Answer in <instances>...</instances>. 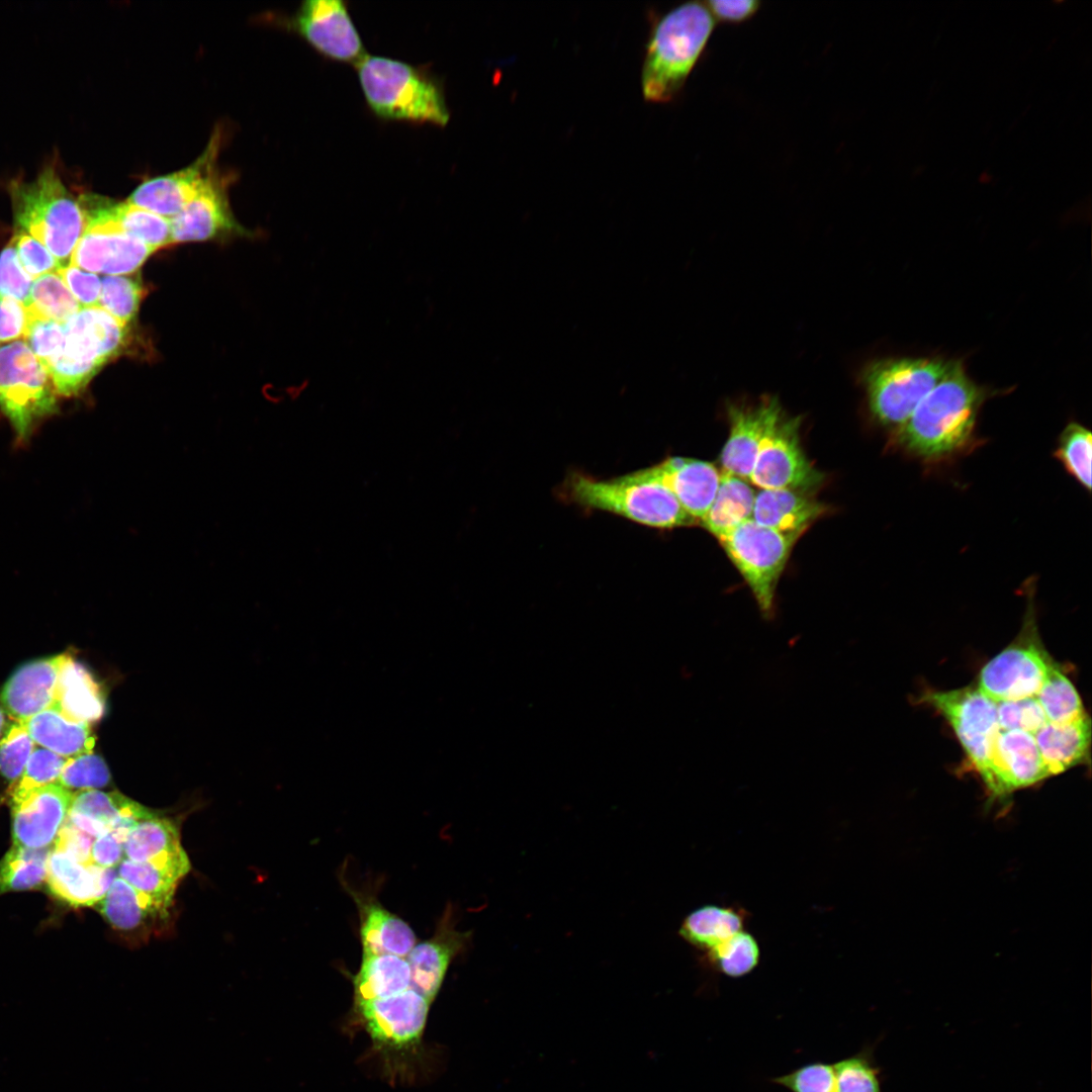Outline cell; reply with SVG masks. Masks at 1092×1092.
Instances as JSON below:
<instances>
[{"instance_id":"6da1fadb","label":"cell","mask_w":1092,"mask_h":1092,"mask_svg":"<svg viewBox=\"0 0 1092 1092\" xmlns=\"http://www.w3.org/2000/svg\"><path fill=\"white\" fill-rule=\"evenodd\" d=\"M986 396V389L968 376L963 364L952 361L944 377L892 433L893 442L926 460L961 452L971 444Z\"/></svg>"},{"instance_id":"7a4b0ae2","label":"cell","mask_w":1092,"mask_h":1092,"mask_svg":"<svg viewBox=\"0 0 1092 1092\" xmlns=\"http://www.w3.org/2000/svg\"><path fill=\"white\" fill-rule=\"evenodd\" d=\"M715 25L705 2L698 1L679 4L656 19L641 70V90L646 101L667 103L679 95Z\"/></svg>"},{"instance_id":"3957f363","label":"cell","mask_w":1092,"mask_h":1092,"mask_svg":"<svg viewBox=\"0 0 1092 1092\" xmlns=\"http://www.w3.org/2000/svg\"><path fill=\"white\" fill-rule=\"evenodd\" d=\"M355 68L365 102L379 119L441 127L449 122L443 82L427 67L366 54Z\"/></svg>"},{"instance_id":"277c9868","label":"cell","mask_w":1092,"mask_h":1092,"mask_svg":"<svg viewBox=\"0 0 1092 1092\" xmlns=\"http://www.w3.org/2000/svg\"><path fill=\"white\" fill-rule=\"evenodd\" d=\"M558 496L587 510L612 513L656 529L697 523L666 487L648 477L642 469L609 479L570 471L558 487Z\"/></svg>"},{"instance_id":"5b68a950","label":"cell","mask_w":1092,"mask_h":1092,"mask_svg":"<svg viewBox=\"0 0 1092 1092\" xmlns=\"http://www.w3.org/2000/svg\"><path fill=\"white\" fill-rule=\"evenodd\" d=\"M9 193L17 230L40 242L60 267L69 265L86 225L80 198L52 167L31 181H12Z\"/></svg>"},{"instance_id":"8992f818","label":"cell","mask_w":1092,"mask_h":1092,"mask_svg":"<svg viewBox=\"0 0 1092 1092\" xmlns=\"http://www.w3.org/2000/svg\"><path fill=\"white\" fill-rule=\"evenodd\" d=\"M62 352L43 366L58 395L76 396L126 347L128 329L99 305L81 307L64 324Z\"/></svg>"},{"instance_id":"52a82bcc","label":"cell","mask_w":1092,"mask_h":1092,"mask_svg":"<svg viewBox=\"0 0 1092 1092\" xmlns=\"http://www.w3.org/2000/svg\"><path fill=\"white\" fill-rule=\"evenodd\" d=\"M951 363L937 357H896L867 364L860 381L873 419L892 433L898 430Z\"/></svg>"},{"instance_id":"ba28073f","label":"cell","mask_w":1092,"mask_h":1092,"mask_svg":"<svg viewBox=\"0 0 1092 1092\" xmlns=\"http://www.w3.org/2000/svg\"><path fill=\"white\" fill-rule=\"evenodd\" d=\"M924 701L950 724L989 793L995 798L1008 796L996 754L997 703L972 687L931 692Z\"/></svg>"},{"instance_id":"9c48e42d","label":"cell","mask_w":1092,"mask_h":1092,"mask_svg":"<svg viewBox=\"0 0 1092 1092\" xmlns=\"http://www.w3.org/2000/svg\"><path fill=\"white\" fill-rule=\"evenodd\" d=\"M0 410L22 444L41 421L58 412L52 378L24 341L0 347Z\"/></svg>"},{"instance_id":"30bf717a","label":"cell","mask_w":1092,"mask_h":1092,"mask_svg":"<svg viewBox=\"0 0 1092 1092\" xmlns=\"http://www.w3.org/2000/svg\"><path fill=\"white\" fill-rule=\"evenodd\" d=\"M800 537L748 520L717 538L766 620L775 617L778 583Z\"/></svg>"},{"instance_id":"8fae6325","label":"cell","mask_w":1092,"mask_h":1092,"mask_svg":"<svg viewBox=\"0 0 1092 1092\" xmlns=\"http://www.w3.org/2000/svg\"><path fill=\"white\" fill-rule=\"evenodd\" d=\"M1033 588L1018 637L988 661L981 670L978 689L996 703L1034 698L1053 665L1041 644L1034 620Z\"/></svg>"},{"instance_id":"7c38bea8","label":"cell","mask_w":1092,"mask_h":1092,"mask_svg":"<svg viewBox=\"0 0 1092 1092\" xmlns=\"http://www.w3.org/2000/svg\"><path fill=\"white\" fill-rule=\"evenodd\" d=\"M801 417L784 408L769 426L749 482L760 489H795L814 493L825 479L808 459L801 444Z\"/></svg>"},{"instance_id":"4fadbf2b","label":"cell","mask_w":1092,"mask_h":1092,"mask_svg":"<svg viewBox=\"0 0 1092 1092\" xmlns=\"http://www.w3.org/2000/svg\"><path fill=\"white\" fill-rule=\"evenodd\" d=\"M86 225L71 263L106 276L135 273L157 250L117 230L103 214L96 194L80 197Z\"/></svg>"},{"instance_id":"5bb4252c","label":"cell","mask_w":1092,"mask_h":1092,"mask_svg":"<svg viewBox=\"0 0 1092 1092\" xmlns=\"http://www.w3.org/2000/svg\"><path fill=\"white\" fill-rule=\"evenodd\" d=\"M290 25L313 50L329 60L355 66L366 55L347 2L343 0L304 1Z\"/></svg>"},{"instance_id":"9a60e30c","label":"cell","mask_w":1092,"mask_h":1092,"mask_svg":"<svg viewBox=\"0 0 1092 1092\" xmlns=\"http://www.w3.org/2000/svg\"><path fill=\"white\" fill-rule=\"evenodd\" d=\"M73 793L51 784L24 793H12V841L27 849L50 848L64 825Z\"/></svg>"},{"instance_id":"2e32d148","label":"cell","mask_w":1092,"mask_h":1092,"mask_svg":"<svg viewBox=\"0 0 1092 1092\" xmlns=\"http://www.w3.org/2000/svg\"><path fill=\"white\" fill-rule=\"evenodd\" d=\"M219 147L217 131L192 164L144 181L126 201L171 219L195 197L215 169Z\"/></svg>"},{"instance_id":"e0dca14e","label":"cell","mask_w":1092,"mask_h":1092,"mask_svg":"<svg viewBox=\"0 0 1092 1092\" xmlns=\"http://www.w3.org/2000/svg\"><path fill=\"white\" fill-rule=\"evenodd\" d=\"M431 1001L412 987L398 994L355 1002L374 1041L399 1046L420 1039Z\"/></svg>"},{"instance_id":"ac0fdd59","label":"cell","mask_w":1092,"mask_h":1092,"mask_svg":"<svg viewBox=\"0 0 1092 1092\" xmlns=\"http://www.w3.org/2000/svg\"><path fill=\"white\" fill-rule=\"evenodd\" d=\"M783 410L775 396H763L754 403H730L728 439L721 452L722 472L749 481L762 440Z\"/></svg>"},{"instance_id":"d6986e66","label":"cell","mask_w":1092,"mask_h":1092,"mask_svg":"<svg viewBox=\"0 0 1092 1092\" xmlns=\"http://www.w3.org/2000/svg\"><path fill=\"white\" fill-rule=\"evenodd\" d=\"M471 932L455 928L453 909L447 905L433 936L412 948L406 961L412 973V988L431 1002L438 994L453 960L466 949Z\"/></svg>"},{"instance_id":"ffe728a7","label":"cell","mask_w":1092,"mask_h":1092,"mask_svg":"<svg viewBox=\"0 0 1092 1092\" xmlns=\"http://www.w3.org/2000/svg\"><path fill=\"white\" fill-rule=\"evenodd\" d=\"M642 470L666 487L697 523L711 507L721 479V471L711 462L679 456Z\"/></svg>"},{"instance_id":"44dd1931","label":"cell","mask_w":1092,"mask_h":1092,"mask_svg":"<svg viewBox=\"0 0 1092 1092\" xmlns=\"http://www.w3.org/2000/svg\"><path fill=\"white\" fill-rule=\"evenodd\" d=\"M226 186L215 168L195 197L170 219L173 244L206 241L237 228Z\"/></svg>"},{"instance_id":"7402d4cb","label":"cell","mask_w":1092,"mask_h":1092,"mask_svg":"<svg viewBox=\"0 0 1092 1092\" xmlns=\"http://www.w3.org/2000/svg\"><path fill=\"white\" fill-rule=\"evenodd\" d=\"M63 654L43 657L18 667L4 684L0 700L3 710L16 722L52 708Z\"/></svg>"},{"instance_id":"603a6c76","label":"cell","mask_w":1092,"mask_h":1092,"mask_svg":"<svg viewBox=\"0 0 1092 1092\" xmlns=\"http://www.w3.org/2000/svg\"><path fill=\"white\" fill-rule=\"evenodd\" d=\"M359 914L362 953H389L406 957L417 937L412 927L386 909L371 891L352 888L342 882Z\"/></svg>"},{"instance_id":"cb8c5ba5","label":"cell","mask_w":1092,"mask_h":1092,"mask_svg":"<svg viewBox=\"0 0 1092 1092\" xmlns=\"http://www.w3.org/2000/svg\"><path fill=\"white\" fill-rule=\"evenodd\" d=\"M115 878L114 869L79 862L54 847L47 863L46 883L51 894L74 907L96 905Z\"/></svg>"},{"instance_id":"d4e9b609","label":"cell","mask_w":1092,"mask_h":1092,"mask_svg":"<svg viewBox=\"0 0 1092 1092\" xmlns=\"http://www.w3.org/2000/svg\"><path fill=\"white\" fill-rule=\"evenodd\" d=\"M124 857L135 862H147L186 876L190 870L188 856L181 846L176 824L159 816L140 821L127 834L123 843Z\"/></svg>"},{"instance_id":"484cf974","label":"cell","mask_w":1092,"mask_h":1092,"mask_svg":"<svg viewBox=\"0 0 1092 1092\" xmlns=\"http://www.w3.org/2000/svg\"><path fill=\"white\" fill-rule=\"evenodd\" d=\"M827 512L814 493L795 489H759L752 518L755 523L785 534L801 536Z\"/></svg>"},{"instance_id":"4316f807","label":"cell","mask_w":1092,"mask_h":1092,"mask_svg":"<svg viewBox=\"0 0 1092 1092\" xmlns=\"http://www.w3.org/2000/svg\"><path fill=\"white\" fill-rule=\"evenodd\" d=\"M54 706L69 719L89 725L104 715L102 688L93 674L70 654H63Z\"/></svg>"},{"instance_id":"83f0119b","label":"cell","mask_w":1092,"mask_h":1092,"mask_svg":"<svg viewBox=\"0 0 1092 1092\" xmlns=\"http://www.w3.org/2000/svg\"><path fill=\"white\" fill-rule=\"evenodd\" d=\"M1050 777L1086 760L1091 742V722L1085 717L1070 723H1046L1034 735Z\"/></svg>"},{"instance_id":"f1b7e54d","label":"cell","mask_w":1092,"mask_h":1092,"mask_svg":"<svg viewBox=\"0 0 1092 1092\" xmlns=\"http://www.w3.org/2000/svg\"><path fill=\"white\" fill-rule=\"evenodd\" d=\"M996 754L1007 794L1050 777L1033 735L1007 730L998 734Z\"/></svg>"},{"instance_id":"f546056e","label":"cell","mask_w":1092,"mask_h":1092,"mask_svg":"<svg viewBox=\"0 0 1092 1092\" xmlns=\"http://www.w3.org/2000/svg\"><path fill=\"white\" fill-rule=\"evenodd\" d=\"M22 724L34 743L66 758L92 752L95 745L90 725L69 719L56 706Z\"/></svg>"},{"instance_id":"4dcf8cb0","label":"cell","mask_w":1092,"mask_h":1092,"mask_svg":"<svg viewBox=\"0 0 1092 1092\" xmlns=\"http://www.w3.org/2000/svg\"><path fill=\"white\" fill-rule=\"evenodd\" d=\"M355 1002L398 994L412 987V973L404 957L362 953L353 978Z\"/></svg>"},{"instance_id":"1f68e13d","label":"cell","mask_w":1092,"mask_h":1092,"mask_svg":"<svg viewBox=\"0 0 1092 1092\" xmlns=\"http://www.w3.org/2000/svg\"><path fill=\"white\" fill-rule=\"evenodd\" d=\"M747 480L721 471L716 495L700 521L701 525L719 538L751 520L756 492Z\"/></svg>"},{"instance_id":"d6a6232c","label":"cell","mask_w":1092,"mask_h":1092,"mask_svg":"<svg viewBox=\"0 0 1092 1092\" xmlns=\"http://www.w3.org/2000/svg\"><path fill=\"white\" fill-rule=\"evenodd\" d=\"M133 803V800L118 792L83 790L73 794L66 820L89 836L98 837L109 832L113 824Z\"/></svg>"},{"instance_id":"836d02e7","label":"cell","mask_w":1092,"mask_h":1092,"mask_svg":"<svg viewBox=\"0 0 1092 1092\" xmlns=\"http://www.w3.org/2000/svg\"><path fill=\"white\" fill-rule=\"evenodd\" d=\"M99 205L107 219L120 232L159 250L173 244L169 218L128 201L113 202L99 196Z\"/></svg>"},{"instance_id":"e575fe53","label":"cell","mask_w":1092,"mask_h":1092,"mask_svg":"<svg viewBox=\"0 0 1092 1092\" xmlns=\"http://www.w3.org/2000/svg\"><path fill=\"white\" fill-rule=\"evenodd\" d=\"M743 923V914L734 908L705 905L685 918L679 935L691 945L708 952L742 930Z\"/></svg>"},{"instance_id":"d590c367","label":"cell","mask_w":1092,"mask_h":1092,"mask_svg":"<svg viewBox=\"0 0 1092 1092\" xmlns=\"http://www.w3.org/2000/svg\"><path fill=\"white\" fill-rule=\"evenodd\" d=\"M96 906L115 929L123 931L138 929L149 917L162 918L145 896L119 877Z\"/></svg>"},{"instance_id":"8d00e7d4","label":"cell","mask_w":1092,"mask_h":1092,"mask_svg":"<svg viewBox=\"0 0 1092 1092\" xmlns=\"http://www.w3.org/2000/svg\"><path fill=\"white\" fill-rule=\"evenodd\" d=\"M117 874L145 896L162 918L168 916L174 892L182 878L153 863L135 862L126 858L118 864Z\"/></svg>"},{"instance_id":"74e56055","label":"cell","mask_w":1092,"mask_h":1092,"mask_svg":"<svg viewBox=\"0 0 1092 1092\" xmlns=\"http://www.w3.org/2000/svg\"><path fill=\"white\" fill-rule=\"evenodd\" d=\"M52 847L27 849L12 845L0 860V895L38 889L46 882Z\"/></svg>"},{"instance_id":"f35d334b","label":"cell","mask_w":1092,"mask_h":1092,"mask_svg":"<svg viewBox=\"0 0 1092 1092\" xmlns=\"http://www.w3.org/2000/svg\"><path fill=\"white\" fill-rule=\"evenodd\" d=\"M1035 698L1049 723H1070L1087 715L1076 688L1055 663Z\"/></svg>"},{"instance_id":"ab89813d","label":"cell","mask_w":1092,"mask_h":1092,"mask_svg":"<svg viewBox=\"0 0 1092 1092\" xmlns=\"http://www.w3.org/2000/svg\"><path fill=\"white\" fill-rule=\"evenodd\" d=\"M26 307L32 314L64 324L82 306L56 271L33 280Z\"/></svg>"},{"instance_id":"60d3db41","label":"cell","mask_w":1092,"mask_h":1092,"mask_svg":"<svg viewBox=\"0 0 1092 1092\" xmlns=\"http://www.w3.org/2000/svg\"><path fill=\"white\" fill-rule=\"evenodd\" d=\"M876 1043L834 1063L836 1092H882V1068L875 1059Z\"/></svg>"},{"instance_id":"b9f144b4","label":"cell","mask_w":1092,"mask_h":1092,"mask_svg":"<svg viewBox=\"0 0 1092 1092\" xmlns=\"http://www.w3.org/2000/svg\"><path fill=\"white\" fill-rule=\"evenodd\" d=\"M1092 436L1082 425L1072 422L1062 432L1055 456L1068 473L1091 490Z\"/></svg>"},{"instance_id":"7bdbcfd3","label":"cell","mask_w":1092,"mask_h":1092,"mask_svg":"<svg viewBox=\"0 0 1092 1092\" xmlns=\"http://www.w3.org/2000/svg\"><path fill=\"white\" fill-rule=\"evenodd\" d=\"M144 293L136 275L104 276L98 305L127 327L138 313Z\"/></svg>"},{"instance_id":"ee69618b","label":"cell","mask_w":1092,"mask_h":1092,"mask_svg":"<svg viewBox=\"0 0 1092 1092\" xmlns=\"http://www.w3.org/2000/svg\"><path fill=\"white\" fill-rule=\"evenodd\" d=\"M707 954L719 972L731 978H739L757 966L760 951L756 939L742 929Z\"/></svg>"},{"instance_id":"f6af8a7d","label":"cell","mask_w":1092,"mask_h":1092,"mask_svg":"<svg viewBox=\"0 0 1092 1092\" xmlns=\"http://www.w3.org/2000/svg\"><path fill=\"white\" fill-rule=\"evenodd\" d=\"M769 1081L790 1092H836L834 1063H807Z\"/></svg>"},{"instance_id":"bcb514c9","label":"cell","mask_w":1092,"mask_h":1092,"mask_svg":"<svg viewBox=\"0 0 1092 1092\" xmlns=\"http://www.w3.org/2000/svg\"><path fill=\"white\" fill-rule=\"evenodd\" d=\"M110 782V772L104 760L92 752L67 759L59 784L70 789L97 790Z\"/></svg>"},{"instance_id":"7dc6e473","label":"cell","mask_w":1092,"mask_h":1092,"mask_svg":"<svg viewBox=\"0 0 1092 1092\" xmlns=\"http://www.w3.org/2000/svg\"><path fill=\"white\" fill-rule=\"evenodd\" d=\"M34 744L24 725L13 723L0 741V774L8 780L18 779L34 750Z\"/></svg>"},{"instance_id":"c3c4849f","label":"cell","mask_w":1092,"mask_h":1092,"mask_svg":"<svg viewBox=\"0 0 1092 1092\" xmlns=\"http://www.w3.org/2000/svg\"><path fill=\"white\" fill-rule=\"evenodd\" d=\"M997 718L1001 731L1017 730L1033 736L1048 723L1035 697L997 703Z\"/></svg>"},{"instance_id":"681fc988","label":"cell","mask_w":1092,"mask_h":1092,"mask_svg":"<svg viewBox=\"0 0 1092 1092\" xmlns=\"http://www.w3.org/2000/svg\"><path fill=\"white\" fill-rule=\"evenodd\" d=\"M29 313V323L24 342L36 358L44 365L55 359L65 345V330L62 323Z\"/></svg>"},{"instance_id":"f907efd6","label":"cell","mask_w":1092,"mask_h":1092,"mask_svg":"<svg viewBox=\"0 0 1092 1092\" xmlns=\"http://www.w3.org/2000/svg\"><path fill=\"white\" fill-rule=\"evenodd\" d=\"M68 758L47 748H34L14 793H24L51 784H59Z\"/></svg>"},{"instance_id":"816d5d0a","label":"cell","mask_w":1092,"mask_h":1092,"mask_svg":"<svg viewBox=\"0 0 1092 1092\" xmlns=\"http://www.w3.org/2000/svg\"><path fill=\"white\" fill-rule=\"evenodd\" d=\"M32 282L10 241L0 254V296L13 298L26 306L30 300Z\"/></svg>"},{"instance_id":"f5cc1de1","label":"cell","mask_w":1092,"mask_h":1092,"mask_svg":"<svg viewBox=\"0 0 1092 1092\" xmlns=\"http://www.w3.org/2000/svg\"><path fill=\"white\" fill-rule=\"evenodd\" d=\"M11 241L20 264L33 280L44 274L56 272L60 268L54 255L28 234L17 230Z\"/></svg>"},{"instance_id":"db71d44e","label":"cell","mask_w":1092,"mask_h":1092,"mask_svg":"<svg viewBox=\"0 0 1092 1092\" xmlns=\"http://www.w3.org/2000/svg\"><path fill=\"white\" fill-rule=\"evenodd\" d=\"M57 272L82 307L98 305L101 279L97 274L72 264L60 267Z\"/></svg>"},{"instance_id":"11a10c76","label":"cell","mask_w":1092,"mask_h":1092,"mask_svg":"<svg viewBox=\"0 0 1092 1092\" xmlns=\"http://www.w3.org/2000/svg\"><path fill=\"white\" fill-rule=\"evenodd\" d=\"M28 323V309L22 302L0 296V342L24 340Z\"/></svg>"},{"instance_id":"9f6ffc18","label":"cell","mask_w":1092,"mask_h":1092,"mask_svg":"<svg viewBox=\"0 0 1092 1092\" xmlns=\"http://www.w3.org/2000/svg\"><path fill=\"white\" fill-rule=\"evenodd\" d=\"M705 4L715 22L729 24H737L750 19L757 13L761 5L759 1L755 0H710Z\"/></svg>"},{"instance_id":"6f0895ef","label":"cell","mask_w":1092,"mask_h":1092,"mask_svg":"<svg viewBox=\"0 0 1092 1092\" xmlns=\"http://www.w3.org/2000/svg\"><path fill=\"white\" fill-rule=\"evenodd\" d=\"M92 843L91 836L66 820L54 843V848L65 852L79 862L89 863Z\"/></svg>"},{"instance_id":"680465c9","label":"cell","mask_w":1092,"mask_h":1092,"mask_svg":"<svg viewBox=\"0 0 1092 1092\" xmlns=\"http://www.w3.org/2000/svg\"><path fill=\"white\" fill-rule=\"evenodd\" d=\"M123 856V842L111 832L99 835L92 843L91 862L98 867L114 869L122 861Z\"/></svg>"},{"instance_id":"91938a15","label":"cell","mask_w":1092,"mask_h":1092,"mask_svg":"<svg viewBox=\"0 0 1092 1092\" xmlns=\"http://www.w3.org/2000/svg\"><path fill=\"white\" fill-rule=\"evenodd\" d=\"M3 712H4L3 709L0 707V733H1V730H2L3 725H4V713Z\"/></svg>"}]
</instances>
